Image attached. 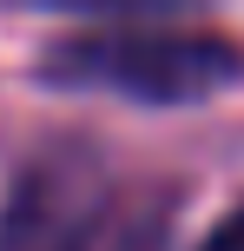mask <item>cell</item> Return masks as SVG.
I'll return each mask as SVG.
<instances>
[{"instance_id":"1","label":"cell","mask_w":244,"mask_h":251,"mask_svg":"<svg viewBox=\"0 0 244 251\" xmlns=\"http://www.w3.org/2000/svg\"><path fill=\"white\" fill-rule=\"evenodd\" d=\"M244 73V53L224 33H178V26H99L73 33L40 60L46 86L119 93L145 106H192L224 93Z\"/></svg>"},{"instance_id":"2","label":"cell","mask_w":244,"mask_h":251,"mask_svg":"<svg viewBox=\"0 0 244 251\" xmlns=\"http://www.w3.org/2000/svg\"><path fill=\"white\" fill-rule=\"evenodd\" d=\"M106 212V165L86 146H53L13 178L0 212V251H86Z\"/></svg>"},{"instance_id":"3","label":"cell","mask_w":244,"mask_h":251,"mask_svg":"<svg viewBox=\"0 0 244 251\" xmlns=\"http://www.w3.org/2000/svg\"><path fill=\"white\" fill-rule=\"evenodd\" d=\"M26 7H73V13H178L192 0H26Z\"/></svg>"},{"instance_id":"4","label":"cell","mask_w":244,"mask_h":251,"mask_svg":"<svg viewBox=\"0 0 244 251\" xmlns=\"http://www.w3.org/2000/svg\"><path fill=\"white\" fill-rule=\"evenodd\" d=\"M198 251H244V205H238V212H231V218H224V225H218V231H211V238H205V245H198Z\"/></svg>"}]
</instances>
